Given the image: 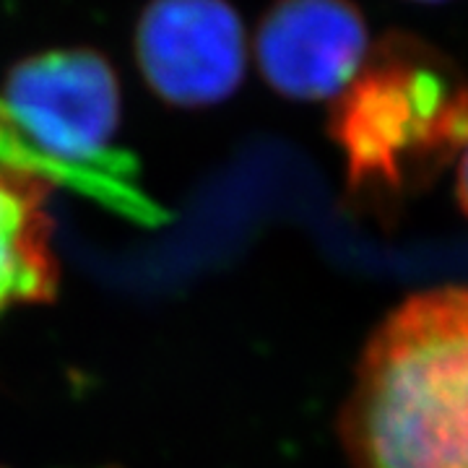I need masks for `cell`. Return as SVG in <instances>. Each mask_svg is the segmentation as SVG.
<instances>
[{
	"mask_svg": "<svg viewBox=\"0 0 468 468\" xmlns=\"http://www.w3.org/2000/svg\"><path fill=\"white\" fill-rule=\"evenodd\" d=\"M417 3H445V0H417Z\"/></svg>",
	"mask_w": 468,
	"mask_h": 468,
	"instance_id": "8",
	"label": "cell"
},
{
	"mask_svg": "<svg viewBox=\"0 0 468 468\" xmlns=\"http://www.w3.org/2000/svg\"><path fill=\"white\" fill-rule=\"evenodd\" d=\"M367 21L354 0H273L252 52L276 94L320 101L344 94L367 60Z\"/></svg>",
	"mask_w": 468,
	"mask_h": 468,
	"instance_id": "5",
	"label": "cell"
},
{
	"mask_svg": "<svg viewBox=\"0 0 468 468\" xmlns=\"http://www.w3.org/2000/svg\"><path fill=\"white\" fill-rule=\"evenodd\" d=\"M458 203L468 217V149L461 156V167H458Z\"/></svg>",
	"mask_w": 468,
	"mask_h": 468,
	"instance_id": "7",
	"label": "cell"
},
{
	"mask_svg": "<svg viewBox=\"0 0 468 468\" xmlns=\"http://www.w3.org/2000/svg\"><path fill=\"white\" fill-rule=\"evenodd\" d=\"M328 135L351 206L396 218L468 149V76L427 39L388 32L335 97Z\"/></svg>",
	"mask_w": 468,
	"mask_h": 468,
	"instance_id": "2",
	"label": "cell"
},
{
	"mask_svg": "<svg viewBox=\"0 0 468 468\" xmlns=\"http://www.w3.org/2000/svg\"><path fill=\"white\" fill-rule=\"evenodd\" d=\"M338 432L354 468H468V286L414 294L383 320Z\"/></svg>",
	"mask_w": 468,
	"mask_h": 468,
	"instance_id": "1",
	"label": "cell"
},
{
	"mask_svg": "<svg viewBox=\"0 0 468 468\" xmlns=\"http://www.w3.org/2000/svg\"><path fill=\"white\" fill-rule=\"evenodd\" d=\"M3 120L42 156L84 165L107 154L122 115L112 63L89 48L29 55L8 70Z\"/></svg>",
	"mask_w": 468,
	"mask_h": 468,
	"instance_id": "3",
	"label": "cell"
},
{
	"mask_svg": "<svg viewBox=\"0 0 468 468\" xmlns=\"http://www.w3.org/2000/svg\"><path fill=\"white\" fill-rule=\"evenodd\" d=\"M45 193V177L0 154V318L55 294L58 263L42 208Z\"/></svg>",
	"mask_w": 468,
	"mask_h": 468,
	"instance_id": "6",
	"label": "cell"
},
{
	"mask_svg": "<svg viewBox=\"0 0 468 468\" xmlns=\"http://www.w3.org/2000/svg\"><path fill=\"white\" fill-rule=\"evenodd\" d=\"M133 50L151 91L187 110L229 100L248 70L245 24L229 0H149Z\"/></svg>",
	"mask_w": 468,
	"mask_h": 468,
	"instance_id": "4",
	"label": "cell"
}]
</instances>
